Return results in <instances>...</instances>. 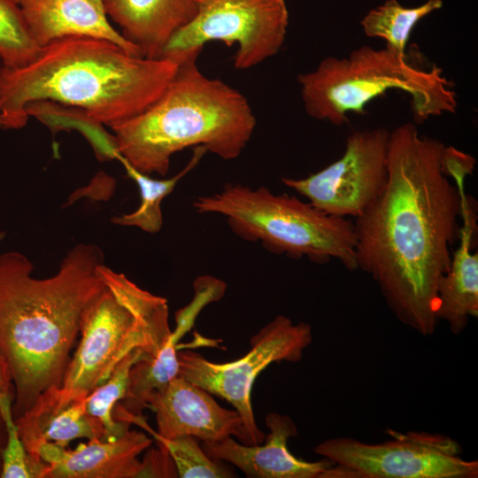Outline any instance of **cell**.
<instances>
[{
	"label": "cell",
	"mask_w": 478,
	"mask_h": 478,
	"mask_svg": "<svg viewBox=\"0 0 478 478\" xmlns=\"http://www.w3.org/2000/svg\"><path fill=\"white\" fill-rule=\"evenodd\" d=\"M146 405L155 412V433L161 437L190 436L203 442H216L235 436L251 445L239 413L221 407L211 393L180 374L152 391Z\"/></svg>",
	"instance_id": "12"
},
{
	"label": "cell",
	"mask_w": 478,
	"mask_h": 478,
	"mask_svg": "<svg viewBox=\"0 0 478 478\" xmlns=\"http://www.w3.org/2000/svg\"><path fill=\"white\" fill-rule=\"evenodd\" d=\"M192 205L197 212L224 216L234 234L272 253L317 264L337 260L347 270L358 269L353 220L328 215L294 196L228 183L196 197Z\"/></svg>",
	"instance_id": "7"
},
{
	"label": "cell",
	"mask_w": 478,
	"mask_h": 478,
	"mask_svg": "<svg viewBox=\"0 0 478 478\" xmlns=\"http://www.w3.org/2000/svg\"><path fill=\"white\" fill-rule=\"evenodd\" d=\"M141 477H174L178 476L174 462L162 448L151 450L144 458Z\"/></svg>",
	"instance_id": "26"
},
{
	"label": "cell",
	"mask_w": 478,
	"mask_h": 478,
	"mask_svg": "<svg viewBox=\"0 0 478 478\" xmlns=\"http://www.w3.org/2000/svg\"><path fill=\"white\" fill-rule=\"evenodd\" d=\"M151 443L145 433L128 430L114 440L91 439L74 450L42 442L33 459L45 464L41 478H135L143 470L138 456Z\"/></svg>",
	"instance_id": "13"
},
{
	"label": "cell",
	"mask_w": 478,
	"mask_h": 478,
	"mask_svg": "<svg viewBox=\"0 0 478 478\" xmlns=\"http://www.w3.org/2000/svg\"><path fill=\"white\" fill-rule=\"evenodd\" d=\"M5 443V428L0 414V475L2 469V451Z\"/></svg>",
	"instance_id": "28"
},
{
	"label": "cell",
	"mask_w": 478,
	"mask_h": 478,
	"mask_svg": "<svg viewBox=\"0 0 478 478\" xmlns=\"http://www.w3.org/2000/svg\"><path fill=\"white\" fill-rule=\"evenodd\" d=\"M306 113L335 126L351 112L362 114L366 105L391 89L406 92L416 123L444 112L454 113L458 100L453 84L433 65L428 70L411 65L389 47L361 46L347 58L328 57L297 76Z\"/></svg>",
	"instance_id": "5"
},
{
	"label": "cell",
	"mask_w": 478,
	"mask_h": 478,
	"mask_svg": "<svg viewBox=\"0 0 478 478\" xmlns=\"http://www.w3.org/2000/svg\"><path fill=\"white\" fill-rule=\"evenodd\" d=\"M389 133L383 127L354 131L340 158L307 177H284L281 182L320 211L354 220L386 185Z\"/></svg>",
	"instance_id": "11"
},
{
	"label": "cell",
	"mask_w": 478,
	"mask_h": 478,
	"mask_svg": "<svg viewBox=\"0 0 478 478\" xmlns=\"http://www.w3.org/2000/svg\"><path fill=\"white\" fill-rule=\"evenodd\" d=\"M102 264L98 246L80 243L54 275L37 279L24 254H0V354L14 389L16 420L43 392L61 386L84 313L105 288Z\"/></svg>",
	"instance_id": "2"
},
{
	"label": "cell",
	"mask_w": 478,
	"mask_h": 478,
	"mask_svg": "<svg viewBox=\"0 0 478 478\" xmlns=\"http://www.w3.org/2000/svg\"><path fill=\"white\" fill-rule=\"evenodd\" d=\"M197 290L190 305L177 312L176 328L158 354L153 358L139 359L132 366L127 389L120 404L127 411L142 413L143 409L147 407L148 396L165 387L178 375L179 341L194 325L198 312L212 301L209 291L201 288Z\"/></svg>",
	"instance_id": "19"
},
{
	"label": "cell",
	"mask_w": 478,
	"mask_h": 478,
	"mask_svg": "<svg viewBox=\"0 0 478 478\" xmlns=\"http://www.w3.org/2000/svg\"><path fill=\"white\" fill-rule=\"evenodd\" d=\"M55 389L43 392L34 405L16 420L22 443L32 459L42 442L66 447L75 439L102 440L104 437L103 428L86 412V397L61 401Z\"/></svg>",
	"instance_id": "18"
},
{
	"label": "cell",
	"mask_w": 478,
	"mask_h": 478,
	"mask_svg": "<svg viewBox=\"0 0 478 478\" xmlns=\"http://www.w3.org/2000/svg\"><path fill=\"white\" fill-rule=\"evenodd\" d=\"M477 203L465 193L459 247L452 251L448 272L441 279L436 295V320L447 322L453 335H460L470 318L478 316Z\"/></svg>",
	"instance_id": "16"
},
{
	"label": "cell",
	"mask_w": 478,
	"mask_h": 478,
	"mask_svg": "<svg viewBox=\"0 0 478 478\" xmlns=\"http://www.w3.org/2000/svg\"><path fill=\"white\" fill-rule=\"evenodd\" d=\"M312 342L311 325L295 324L278 315L251 337V350L232 362L214 363L196 351H178V374L231 404L243 420L251 445L260 444L266 435L255 421L251 402L253 383L274 362H298Z\"/></svg>",
	"instance_id": "9"
},
{
	"label": "cell",
	"mask_w": 478,
	"mask_h": 478,
	"mask_svg": "<svg viewBox=\"0 0 478 478\" xmlns=\"http://www.w3.org/2000/svg\"><path fill=\"white\" fill-rule=\"evenodd\" d=\"M404 123L389 133L386 185L353 220L358 269L371 275L395 317L435 333L439 282L461 235L464 182L475 158Z\"/></svg>",
	"instance_id": "1"
},
{
	"label": "cell",
	"mask_w": 478,
	"mask_h": 478,
	"mask_svg": "<svg viewBox=\"0 0 478 478\" xmlns=\"http://www.w3.org/2000/svg\"><path fill=\"white\" fill-rule=\"evenodd\" d=\"M142 358L143 354L141 351L127 353L117 363L108 379L86 397V412L103 428L102 440H114L129 430L131 424L126 420H116L112 412L126 395L132 366Z\"/></svg>",
	"instance_id": "22"
},
{
	"label": "cell",
	"mask_w": 478,
	"mask_h": 478,
	"mask_svg": "<svg viewBox=\"0 0 478 478\" xmlns=\"http://www.w3.org/2000/svg\"><path fill=\"white\" fill-rule=\"evenodd\" d=\"M38 46L54 40L83 36L112 42L142 56L108 20L103 0H15ZM143 57V56H142Z\"/></svg>",
	"instance_id": "15"
},
{
	"label": "cell",
	"mask_w": 478,
	"mask_h": 478,
	"mask_svg": "<svg viewBox=\"0 0 478 478\" xmlns=\"http://www.w3.org/2000/svg\"><path fill=\"white\" fill-rule=\"evenodd\" d=\"M265 421L270 431L265 437V444L246 445L229 436L204 442L202 449L211 459L227 461L247 477L253 478H322L335 465L327 458L305 461L289 451L288 441L297 435V426L289 416L271 412Z\"/></svg>",
	"instance_id": "14"
},
{
	"label": "cell",
	"mask_w": 478,
	"mask_h": 478,
	"mask_svg": "<svg viewBox=\"0 0 478 478\" xmlns=\"http://www.w3.org/2000/svg\"><path fill=\"white\" fill-rule=\"evenodd\" d=\"M40 46L31 36L15 0H0V59L2 66L14 67L30 61Z\"/></svg>",
	"instance_id": "24"
},
{
	"label": "cell",
	"mask_w": 478,
	"mask_h": 478,
	"mask_svg": "<svg viewBox=\"0 0 478 478\" xmlns=\"http://www.w3.org/2000/svg\"><path fill=\"white\" fill-rule=\"evenodd\" d=\"M207 152L203 146L193 148V154L187 165L175 175L166 179L151 178L149 174L137 171L124 159H120L127 173L139 189L141 203L136 210L113 217L112 222L118 226L135 227L150 234L159 232L163 226L162 201L173 190L177 183L199 164Z\"/></svg>",
	"instance_id": "20"
},
{
	"label": "cell",
	"mask_w": 478,
	"mask_h": 478,
	"mask_svg": "<svg viewBox=\"0 0 478 478\" xmlns=\"http://www.w3.org/2000/svg\"><path fill=\"white\" fill-rule=\"evenodd\" d=\"M107 16L142 56L159 58L170 39L196 15L195 0H103Z\"/></svg>",
	"instance_id": "17"
},
{
	"label": "cell",
	"mask_w": 478,
	"mask_h": 478,
	"mask_svg": "<svg viewBox=\"0 0 478 478\" xmlns=\"http://www.w3.org/2000/svg\"><path fill=\"white\" fill-rule=\"evenodd\" d=\"M179 62L135 55L103 39L54 40L40 46L22 66H0V127H25L27 107L42 101L81 110L92 121L111 127L150 106Z\"/></svg>",
	"instance_id": "3"
},
{
	"label": "cell",
	"mask_w": 478,
	"mask_h": 478,
	"mask_svg": "<svg viewBox=\"0 0 478 478\" xmlns=\"http://www.w3.org/2000/svg\"><path fill=\"white\" fill-rule=\"evenodd\" d=\"M121 419L130 424H136L150 434L171 457L181 478H227L234 474L222 466L220 461L211 459L199 446L197 438L183 436L167 439L158 436L149 426L144 417L127 411H123Z\"/></svg>",
	"instance_id": "23"
},
{
	"label": "cell",
	"mask_w": 478,
	"mask_h": 478,
	"mask_svg": "<svg viewBox=\"0 0 478 478\" xmlns=\"http://www.w3.org/2000/svg\"><path fill=\"white\" fill-rule=\"evenodd\" d=\"M97 272L105 288L84 313L81 340L57 389L62 400L86 397L133 351H141L142 359L155 358L172 333L165 297L104 264Z\"/></svg>",
	"instance_id": "6"
},
{
	"label": "cell",
	"mask_w": 478,
	"mask_h": 478,
	"mask_svg": "<svg viewBox=\"0 0 478 478\" xmlns=\"http://www.w3.org/2000/svg\"><path fill=\"white\" fill-rule=\"evenodd\" d=\"M0 391L14 395V389L7 366L0 354Z\"/></svg>",
	"instance_id": "27"
},
{
	"label": "cell",
	"mask_w": 478,
	"mask_h": 478,
	"mask_svg": "<svg viewBox=\"0 0 478 478\" xmlns=\"http://www.w3.org/2000/svg\"><path fill=\"white\" fill-rule=\"evenodd\" d=\"M442 7V0H427L412 8L404 7L397 0H386L364 16L361 27L366 36L383 39L387 47L406 57L405 48L413 27Z\"/></svg>",
	"instance_id": "21"
},
{
	"label": "cell",
	"mask_w": 478,
	"mask_h": 478,
	"mask_svg": "<svg viewBox=\"0 0 478 478\" xmlns=\"http://www.w3.org/2000/svg\"><path fill=\"white\" fill-rule=\"evenodd\" d=\"M14 395L0 391V414L5 428L1 478H41L44 467L27 453L12 412Z\"/></svg>",
	"instance_id": "25"
},
{
	"label": "cell",
	"mask_w": 478,
	"mask_h": 478,
	"mask_svg": "<svg viewBox=\"0 0 478 478\" xmlns=\"http://www.w3.org/2000/svg\"><path fill=\"white\" fill-rule=\"evenodd\" d=\"M368 443L351 437H335L314 451L345 469V478H477L478 461L461 458V444L451 436L423 431L400 433Z\"/></svg>",
	"instance_id": "8"
},
{
	"label": "cell",
	"mask_w": 478,
	"mask_h": 478,
	"mask_svg": "<svg viewBox=\"0 0 478 478\" xmlns=\"http://www.w3.org/2000/svg\"><path fill=\"white\" fill-rule=\"evenodd\" d=\"M195 17L166 45L160 58L180 60L209 42L236 45L235 68L247 70L276 55L289 26L284 0H195Z\"/></svg>",
	"instance_id": "10"
},
{
	"label": "cell",
	"mask_w": 478,
	"mask_h": 478,
	"mask_svg": "<svg viewBox=\"0 0 478 478\" xmlns=\"http://www.w3.org/2000/svg\"><path fill=\"white\" fill-rule=\"evenodd\" d=\"M189 50L161 95L137 115L111 127L117 159L137 171L166 175L172 157L204 147L224 160L238 158L257 120L247 98L220 79L209 78Z\"/></svg>",
	"instance_id": "4"
}]
</instances>
